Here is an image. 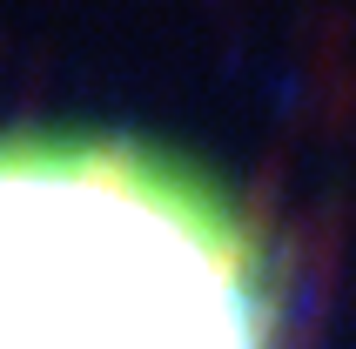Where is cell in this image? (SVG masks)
Here are the masks:
<instances>
[{"label": "cell", "instance_id": "obj_1", "mask_svg": "<svg viewBox=\"0 0 356 349\" xmlns=\"http://www.w3.org/2000/svg\"><path fill=\"white\" fill-rule=\"evenodd\" d=\"M0 349H276L256 235L115 135H0Z\"/></svg>", "mask_w": 356, "mask_h": 349}]
</instances>
